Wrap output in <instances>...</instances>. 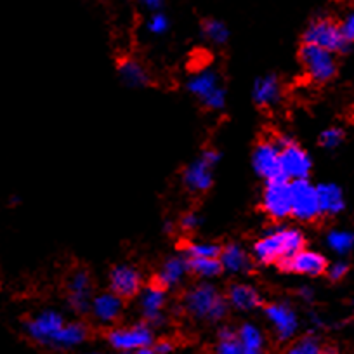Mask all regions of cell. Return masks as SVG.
<instances>
[{
	"instance_id": "cell-1",
	"label": "cell",
	"mask_w": 354,
	"mask_h": 354,
	"mask_svg": "<svg viewBox=\"0 0 354 354\" xmlns=\"http://www.w3.org/2000/svg\"><path fill=\"white\" fill-rule=\"evenodd\" d=\"M306 245L304 233L297 227L278 226L266 231L252 247V257L261 264H278Z\"/></svg>"
},
{
	"instance_id": "cell-2",
	"label": "cell",
	"mask_w": 354,
	"mask_h": 354,
	"mask_svg": "<svg viewBox=\"0 0 354 354\" xmlns=\"http://www.w3.org/2000/svg\"><path fill=\"white\" fill-rule=\"evenodd\" d=\"M183 306L192 318L207 323H219L226 318L230 308L226 297L209 281L189 288L183 299Z\"/></svg>"
},
{
	"instance_id": "cell-3",
	"label": "cell",
	"mask_w": 354,
	"mask_h": 354,
	"mask_svg": "<svg viewBox=\"0 0 354 354\" xmlns=\"http://www.w3.org/2000/svg\"><path fill=\"white\" fill-rule=\"evenodd\" d=\"M64 325H66V319L59 311L44 309V311L35 313L23 322V333L26 335V339H30L37 346L54 349Z\"/></svg>"
},
{
	"instance_id": "cell-4",
	"label": "cell",
	"mask_w": 354,
	"mask_h": 354,
	"mask_svg": "<svg viewBox=\"0 0 354 354\" xmlns=\"http://www.w3.org/2000/svg\"><path fill=\"white\" fill-rule=\"evenodd\" d=\"M189 94L212 111H219L226 106V91L221 84L219 75L214 70H198L186 82Z\"/></svg>"
},
{
	"instance_id": "cell-5",
	"label": "cell",
	"mask_w": 354,
	"mask_h": 354,
	"mask_svg": "<svg viewBox=\"0 0 354 354\" xmlns=\"http://www.w3.org/2000/svg\"><path fill=\"white\" fill-rule=\"evenodd\" d=\"M277 142L281 148V172L287 181H302L311 174L313 162L302 146L287 136H278Z\"/></svg>"
},
{
	"instance_id": "cell-6",
	"label": "cell",
	"mask_w": 354,
	"mask_h": 354,
	"mask_svg": "<svg viewBox=\"0 0 354 354\" xmlns=\"http://www.w3.org/2000/svg\"><path fill=\"white\" fill-rule=\"evenodd\" d=\"M304 44L322 47L333 54L346 53L349 47V42L340 30V25L328 18H318L309 23L304 32Z\"/></svg>"
},
{
	"instance_id": "cell-7",
	"label": "cell",
	"mask_w": 354,
	"mask_h": 354,
	"mask_svg": "<svg viewBox=\"0 0 354 354\" xmlns=\"http://www.w3.org/2000/svg\"><path fill=\"white\" fill-rule=\"evenodd\" d=\"M221 162V153L214 148H207L196 160L186 167L183 174L185 186L193 193L209 192L214 183V169Z\"/></svg>"
},
{
	"instance_id": "cell-8",
	"label": "cell",
	"mask_w": 354,
	"mask_h": 354,
	"mask_svg": "<svg viewBox=\"0 0 354 354\" xmlns=\"http://www.w3.org/2000/svg\"><path fill=\"white\" fill-rule=\"evenodd\" d=\"M299 57H301L306 75L316 84H326L335 77L337 61L330 50L311 46V44H304L301 53H299Z\"/></svg>"
},
{
	"instance_id": "cell-9",
	"label": "cell",
	"mask_w": 354,
	"mask_h": 354,
	"mask_svg": "<svg viewBox=\"0 0 354 354\" xmlns=\"http://www.w3.org/2000/svg\"><path fill=\"white\" fill-rule=\"evenodd\" d=\"M108 344L118 353H138L142 347L155 344L151 325L148 323H134L129 326H118L108 332Z\"/></svg>"
},
{
	"instance_id": "cell-10",
	"label": "cell",
	"mask_w": 354,
	"mask_h": 354,
	"mask_svg": "<svg viewBox=\"0 0 354 354\" xmlns=\"http://www.w3.org/2000/svg\"><path fill=\"white\" fill-rule=\"evenodd\" d=\"M262 210L271 219H287L292 216V181H287L285 177L266 183L262 192Z\"/></svg>"
},
{
	"instance_id": "cell-11",
	"label": "cell",
	"mask_w": 354,
	"mask_h": 354,
	"mask_svg": "<svg viewBox=\"0 0 354 354\" xmlns=\"http://www.w3.org/2000/svg\"><path fill=\"white\" fill-rule=\"evenodd\" d=\"M252 165H254L255 174L262 177L266 183L281 179V148L277 139H268L261 141L254 149L252 155Z\"/></svg>"
},
{
	"instance_id": "cell-12",
	"label": "cell",
	"mask_w": 354,
	"mask_h": 354,
	"mask_svg": "<svg viewBox=\"0 0 354 354\" xmlns=\"http://www.w3.org/2000/svg\"><path fill=\"white\" fill-rule=\"evenodd\" d=\"M292 216L302 223H311L322 216L316 186L308 179L292 181Z\"/></svg>"
},
{
	"instance_id": "cell-13",
	"label": "cell",
	"mask_w": 354,
	"mask_h": 354,
	"mask_svg": "<svg viewBox=\"0 0 354 354\" xmlns=\"http://www.w3.org/2000/svg\"><path fill=\"white\" fill-rule=\"evenodd\" d=\"M264 316L281 342H288L297 335L299 316L288 302H271L264 308Z\"/></svg>"
},
{
	"instance_id": "cell-14",
	"label": "cell",
	"mask_w": 354,
	"mask_h": 354,
	"mask_svg": "<svg viewBox=\"0 0 354 354\" xmlns=\"http://www.w3.org/2000/svg\"><path fill=\"white\" fill-rule=\"evenodd\" d=\"M326 259L325 255H322L316 250H308V248H302V250L295 252L294 255H290L288 259H283L281 262H278V268L285 273H294V274H302V277H319L326 271Z\"/></svg>"
},
{
	"instance_id": "cell-15",
	"label": "cell",
	"mask_w": 354,
	"mask_h": 354,
	"mask_svg": "<svg viewBox=\"0 0 354 354\" xmlns=\"http://www.w3.org/2000/svg\"><path fill=\"white\" fill-rule=\"evenodd\" d=\"M68 306L77 315L91 313L93 302V280L87 271H75L68 280Z\"/></svg>"
},
{
	"instance_id": "cell-16",
	"label": "cell",
	"mask_w": 354,
	"mask_h": 354,
	"mask_svg": "<svg viewBox=\"0 0 354 354\" xmlns=\"http://www.w3.org/2000/svg\"><path fill=\"white\" fill-rule=\"evenodd\" d=\"M165 306H167V288L162 285L153 283L141 290L139 297V309H141L142 318L148 325H162L165 319Z\"/></svg>"
},
{
	"instance_id": "cell-17",
	"label": "cell",
	"mask_w": 354,
	"mask_h": 354,
	"mask_svg": "<svg viewBox=\"0 0 354 354\" xmlns=\"http://www.w3.org/2000/svg\"><path fill=\"white\" fill-rule=\"evenodd\" d=\"M108 281H110V290L122 299H132L141 294L142 290L141 273L136 270L134 266H115Z\"/></svg>"
},
{
	"instance_id": "cell-18",
	"label": "cell",
	"mask_w": 354,
	"mask_h": 354,
	"mask_svg": "<svg viewBox=\"0 0 354 354\" xmlns=\"http://www.w3.org/2000/svg\"><path fill=\"white\" fill-rule=\"evenodd\" d=\"M124 311V302L113 292H103V294L93 297L91 302V315L101 325H111L120 318Z\"/></svg>"
},
{
	"instance_id": "cell-19",
	"label": "cell",
	"mask_w": 354,
	"mask_h": 354,
	"mask_svg": "<svg viewBox=\"0 0 354 354\" xmlns=\"http://www.w3.org/2000/svg\"><path fill=\"white\" fill-rule=\"evenodd\" d=\"M189 273V264L186 255H174L169 257L160 268L156 274V283L162 285L163 288H176L186 280Z\"/></svg>"
},
{
	"instance_id": "cell-20",
	"label": "cell",
	"mask_w": 354,
	"mask_h": 354,
	"mask_svg": "<svg viewBox=\"0 0 354 354\" xmlns=\"http://www.w3.org/2000/svg\"><path fill=\"white\" fill-rule=\"evenodd\" d=\"M254 103L261 108H273L281 100V82L277 75H264L254 82L252 87Z\"/></svg>"
},
{
	"instance_id": "cell-21",
	"label": "cell",
	"mask_w": 354,
	"mask_h": 354,
	"mask_svg": "<svg viewBox=\"0 0 354 354\" xmlns=\"http://www.w3.org/2000/svg\"><path fill=\"white\" fill-rule=\"evenodd\" d=\"M226 301L236 311H254L262 306V295L252 285L234 283L227 290Z\"/></svg>"
},
{
	"instance_id": "cell-22",
	"label": "cell",
	"mask_w": 354,
	"mask_h": 354,
	"mask_svg": "<svg viewBox=\"0 0 354 354\" xmlns=\"http://www.w3.org/2000/svg\"><path fill=\"white\" fill-rule=\"evenodd\" d=\"M219 261L223 264V270L230 271L233 274L248 273L252 270V264H254L252 255L240 243L224 245L223 250H221Z\"/></svg>"
},
{
	"instance_id": "cell-23",
	"label": "cell",
	"mask_w": 354,
	"mask_h": 354,
	"mask_svg": "<svg viewBox=\"0 0 354 354\" xmlns=\"http://www.w3.org/2000/svg\"><path fill=\"white\" fill-rule=\"evenodd\" d=\"M318 192V202L322 216H335L346 209V196L344 192L337 185H319L316 186Z\"/></svg>"
},
{
	"instance_id": "cell-24",
	"label": "cell",
	"mask_w": 354,
	"mask_h": 354,
	"mask_svg": "<svg viewBox=\"0 0 354 354\" xmlns=\"http://www.w3.org/2000/svg\"><path fill=\"white\" fill-rule=\"evenodd\" d=\"M118 75L124 80V84H127L129 87H146L149 84V73L142 63H139L138 59H132V57H125L118 63Z\"/></svg>"
},
{
	"instance_id": "cell-25",
	"label": "cell",
	"mask_w": 354,
	"mask_h": 354,
	"mask_svg": "<svg viewBox=\"0 0 354 354\" xmlns=\"http://www.w3.org/2000/svg\"><path fill=\"white\" fill-rule=\"evenodd\" d=\"M88 330L84 323L80 322H66V325L61 330L59 337L56 340V351H68L73 349V347L80 346L87 340Z\"/></svg>"
},
{
	"instance_id": "cell-26",
	"label": "cell",
	"mask_w": 354,
	"mask_h": 354,
	"mask_svg": "<svg viewBox=\"0 0 354 354\" xmlns=\"http://www.w3.org/2000/svg\"><path fill=\"white\" fill-rule=\"evenodd\" d=\"M214 354H264V353H252V351H247L243 346H241L236 330L231 328V326H224V328L219 330Z\"/></svg>"
},
{
	"instance_id": "cell-27",
	"label": "cell",
	"mask_w": 354,
	"mask_h": 354,
	"mask_svg": "<svg viewBox=\"0 0 354 354\" xmlns=\"http://www.w3.org/2000/svg\"><path fill=\"white\" fill-rule=\"evenodd\" d=\"M189 273L198 277L202 281H210L223 273V264L219 259H202V257H188Z\"/></svg>"
},
{
	"instance_id": "cell-28",
	"label": "cell",
	"mask_w": 354,
	"mask_h": 354,
	"mask_svg": "<svg viewBox=\"0 0 354 354\" xmlns=\"http://www.w3.org/2000/svg\"><path fill=\"white\" fill-rule=\"evenodd\" d=\"M236 333L245 349L252 351V353H264L266 339L264 333H262V330L257 325L243 323V325H240V328H236Z\"/></svg>"
},
{
	"instance_id": "cell-29",
	"label": "cell",
	"mask_w": 354,
	"mask_h": 354,
	"mask_svg": "<svg viewBox=\"0 0 354 354\" xmlns=\"http://www.w3.org/2000/svg\"><path fill=\"white\" fill-rule=\"evenodd\" d=\"M326 245L337 255L349 254L354 248V233L347 230H332L326 234Z\"/></svg>"
},
{
	"instance_id": "cell-30",
	"label": "cell",
	"mask_w": 354,
	"mask_h": 354,
	"mask_svg": "<svg viewBox=\"0 0 354 354\" xmlns=\"http://www.w3.org/2000/svg\"><path fill=\"white\" fill-rule=\"evenodd\" d=\"M223 247L214 241H188L185 247L186 257H202V259H219Z\"/></svg>"
},
{
	"instance_id": "cell-31",
	"label": "cell",
	"mask_w": 354,
	"mask_h": 354,
	"mask_svg": "<svg viewBox=\"0 0 354 354\" xmlns=\"http://www.w3.org/2000/svg\"><path fill=\"white\" fill-rule=\"evenodd\" d=\"M202 30L205 39L216 46H224L230 40V30L219 19H205Z\"/></svg>"
},
{
	"instance_id": "cell-32",
	"label": "cell",
	"mask_w": 354,
	"mask_h": 354,
	"mask_svg": "<svg viewBox=\"0 0 354 354\" xmlns=\"http://www.w3.org/2000/svg\"><path fill=\"white\" fill-rule=\"evenodd\" d=\"M325 353V347L319 344V340L313 335L301 337V339L295 340L294 344L288 346V349L285 351V354H323Z\"/></svg>"
},
{
	"instance_id": "cell-33",
	"label": "cell",
	"mask_w": 354,
	"mask_h": 354,
	"mask_svg": "<svg viewBox=\"0 0 354 354\" xmlns=\"http://www.w3.org/2000/svg\"><path fill=\"white\" fill-rule=\"evenodd\" d=\"M170 28V19L167 18V15H163L162 11L151 12V16L146 21V30H148L151 35L162 37L169 32Z\"/></svg>"
},
{
	"instance_id": "cell-34",
	"label": "cell",
	"mask_w": 354,
	"mask_h": 354,
	"mask_svg": "<svg viewBox=\"0 0 354 354\" xmlns=\"http://www.w3.org/2000/svg\"><path fill=\"white\" fill-rule=\"evenodd\" d=\"M344 131L339 127H328L319 134V145L326 149H333L342 145Z\"/></svg>"
},
{
	"instance_id": "cell-35",
	"label": "cell",
	"mask_w": 354,
	"mask_h": 354,
	"mask_svg": "<svg viewBox=\"0 0 354 354\" xmlns=\"http://www.w3.org/2000/svg\"><path fill=\"white\" fill-rule=\"evenodd\" d=\"M349 271V266L346 264L344 261H335L332 264L326 266V277L330 278L332 281H340Z\"/></svg>"
},
{
	"instance_id": "cell-36",
	"label": "cell",
	"mask_w": 354,
	"mask_h": 354,
	"mask_svg": "<svg viewBox=\"0 0 354 354\" xmlns=\"http://www.w3.org/2000/svg\"><path fill=\"white\" fill-rule=\"evenodd\" d=\"M200 224H202V217L196 212H186L185 216L181 217V227L185 231H188V233L198 230Z\"/></svg>"
},
{
	"instance_id": "cell-37",
	"label": "cell",
	"mask_w": 354,
	"mask_h": 354,
	"mask_svg": "<svg viewBox=\"0 0 354 354\" xmlns=\"http://www.w3.org/2000/svg\"><path fill=\"white\" fill-rule=\"evenodd\" d=\"M340 30H342L347 42H354V11L347 12V15L344 16L342 23H340Z\"/></svg>"
},
{
	"instance_id": "cell-38",
	"label": "cell",
	"mask_w": 354,
	"mask_h": 354,
	"mask_svg": "<svg viewBox=\"0 0 354 354\" xmlns=\"http://www.w3.org/2000/svg\"><path fill=\"white\" fill-rule=\"evenodd\" d=\"M153 347H155L156 353H158V354H170L174 351V344L170 342V340H167V339L158 340V342L153 344Z\"/></svg>"
},
{
	"instance_id": "cell-39",
	"label": "cell",
	"mask_w": 354,
	"mask_h": 354,
	"mask_svg": "<svg viewBox=\"0 0 354 354\" xmlns=\"http://www.w3.org/2000/svg\"><path fill=\"white\" fill-rule=\"evenodd\" d=\"M139 2H141L142 8L148 9V11L151 12L162 11L163 4H165V0H139Z\"/></svg>"
},
{
	"instance_id": "cell-40",
	"label": "cell",
	"mask_w": 354,
	"mask_h": 354,
	"mask_svg": "<svg viewBox=\"0 0 354 354\" xmlns=\"http://www.w3.org/2000/svg\"><path fill=\"white\" fill-rule=\"evenodd\" d=\"M299 295H301L304 301H313V297H315V290H313L311 287H302L301 290H299Z\"/></svg>"
},
{
	"instance_id": "cell-41",
	"label": "cell",
	"mask_w": 354,
	"mask_h": 354,
	"mask_svg": "<svg viewBox=\"0 0 354 354\" xmlns=\"http://www.w3.org/2000/svg\"><path fill=\"white\" fill-rule=\"evenodd\" d=\"M134 354H158V353H156L155 347L148 346V347H142V349H139L138 353H134Z\"/></svg>"
},
{
	"instance_id": "cell-42",
	"label": "cell",
	"mask_w": 354,
	"mask_h": 354,
	"mask_svg": "<svg viewBox=\"0 0 354 354\" xmlns=\"http://www.w3.org/2000/svg\"><path fill=\"white\" fill-rule=\"evenodd\" d=\"M9 202H11L12 205H15V203H19V202H21V200H19L18 196H11V200H9Z\"/></svg>"
},
{
	"instance_id": "cell-43",
	"label": "cell",
	"mask_w": 354,
	"mask_h": 354,
	"mask_svg": "<svg viewBox=\"0 0 354 354\" xmlns=\"http://www.w3.org/2000/svg\"><path fill=\"white\" fill-rule=\"evenodd\" d=\"M323 354H339L337 353V351H333V349H325V353Z\"/></svg>"
},
{
	"instance_id": "cell-44",
	"label": "cell",
	"mask_w": 354,
	"mask_h": 354,
	"mask_svg": "<svg viewBox=\"0 0 354 354\" xmlns=\"http://www.w3.org/2000/svg\"><path fill=\"white\" fill-rule=\"evenodd\" d=\"M91 354H101V353H91Z\"/></svg>"
},
{
	"instance_id": "cell-45",
	"label": "cell",
	"mask_w": 354,
	"mask_h": 354,
	"mask_svg": "<svg viewBox=\"0 0 354 354\" xmlns=\"http://www.w3.org/2000/svg\"><path fill=\"white\" fill-rule=\"evenodd\" d=\"M353 113H354V111H353Z\"/></svg>"
}]
</instances>
